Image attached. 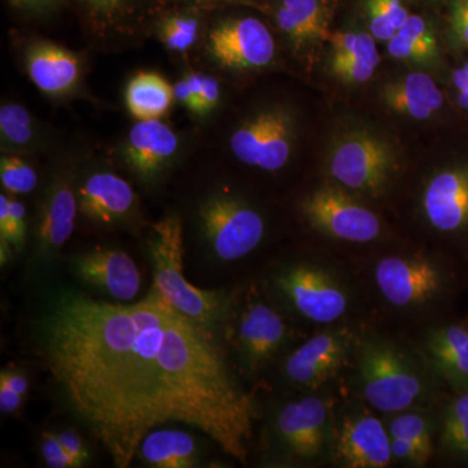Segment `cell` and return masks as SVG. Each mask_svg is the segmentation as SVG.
<instances>
[{"instance_id": "obj_37", "label": "cell", "mask_w": 468, "mask_h": 468, "mask_svg": "<svg viewBox=\"0 0 468 468\" xmlns=\"http://www.w3.org/2000/svg\"><path fill=\"white\" fill-rule=\"evenodd\" d=\"M378 66V63H372V61L353 60V58L332 60L331 58L332 75L345 84H365L374 77Z\"/></svg>"}, {"instance_id": "obj_1", "label": "cell", "mask_w": 468, "mask_h": 468, "mask_svg": "<svg viewBox=\"0 0 468 468\" xmlns=\"http://www.w3.org/2000/svg\"><path fill=\"white\" fill-rule=\"evenodd\" d=\"M46 367L119 468L156 427L183 423L245 462L255 409L214 332L153 291L135 303L58 292L38 325Z\"/></svg>"}, {"instance_id": "obj_22", "label": "cell", "mask_w": 468, "mask_h": 468, "mask_svg": "<svg viewBox=\"0 0 468 468\" xmlns=\"http://www.w3.org/2000/svg\"><path fill=\"white\" fill-rule=\"evenodd\" d=\"M284 320L266 303H255L243 313L239 328L243 358L257 368L272 358L285 341Z\"/></svg>"}, {"instance_id": "obj_4", "label": "cell", "mask_w": 468, "mask_h": 468, "mask_svg": "<svg viewBox=\"0 0 468 468\" xmlns=\"http://www.w3.org/2000/svg\"><path fill=\"white\" fill-rule=\"evenodd\" d=\"M356 369L363 397L378 411L399 414L423 396V378L392 344L369 341L363 345Z\"/></svg>"}, {"instance_id": "obj_36", "label": "cell", "mask_w": 468, "mask_h": 468, "mask_svg": "<svg viewBox=\"0 0 468 468\" xmlns=\"http://www.w3.org/2000/svg\"><path fill=\"white\" fill-rule=\"evenodd\" d=\"M196 94L197 104H198V115H206L217 109L220 101V85L214 77L205 73H189L186 76Z\"/></svg>"}, {"instance_id": "obj_9", "label": "cell", "mask_w": 468, "mask_h": 468, "mask_svg": "<svg viewBox=\"0 0 468 468\" xmlns=\"http://www.w3.org/2000/svg\"><path fill=\"white\" fill-rule=\"evenodd\" d=\"M209 57L232 70L261 69L273 60L275 39L266 24L252 16H230L215 21L207 33Z\"/></svg>"}, {"instance_id": "obj_35", "label": "cell", "mask_w": 468, "mask_h": 468, "mask_svg": "<svg viewBox=\"0 0 468 468\" xmlns=\"http://www.w3.org/2000/svg\"><path fill=\"white\" fill-rule=\"evenodd\" d=\"M26 207L16 199L5 194L0 196V239L11 243L14 248H23L26 241Z\"/></svg>"}, {"instance_id": "obj_10", "label": "cell", "mask_w": 468, "mask_h": 468, "mask_svg": "<svg viewBox=\"0 0 468 468\" xmlns=\"http://www.w3.org/2000/svg\"><path fill=\"white\" fill-rule=\"evenodd\" d=\"M277 288L303 318L332 324L349 309V295L337 279L315 264H295L276 279Z\"/></svg>"}, {"instance_id": "obj_3", "label": "cell", "mask_w": 468, "mask_h": 468, "mask_svg": "<svg viewBox=\"0 0 468 468\" xmlns=\"http://www.w3.org/2000/svg\"><path fill=\"white\" fill-rule=\"evenodd\" d=\"M399 169L396 149L381 135L350 131L335 138L326 155V171L344 189L381 196Z\"/></svg>"}, {"instance_id": "obj_41", "label": "cell", "mask_w": 468, "mask_h": 468, "mask_svg": "<svg viewBox=\"0 0 468 468\" xmlns=\"http://www.w3.org/2000/svg\"><path fill=\"white\" fill-rule=\"evenodd\" d=\"M263 0H174L175 5H186L201 9L203 12L214 11V9L236 7V5H252L260 7Z\"/></svg>"}, {"instance_id": "obj_33", "label": "cell", "mask_w": 468, "mask_h": 468, "mask_svg": "<svg viewBox=\"0 0 468 468\" xmlns=\"http://www.w3.org/2000/svg\"><path fill=\"white\" fill-rule=\"evenodd\" d=\"M389 436L405 440L417 446L427 458L432 454V436L430 421L418 412H399L389 426Z\"/></svg>"}, {"instance_id": "obj_14", "label": "cell", "mask_w": 468, "mask_h": 468, "mask_svg": "<svg viewBox=\"0 0 468 468\" xmlns=\"http://www.w3.org/2000/svg\"><path fill=\"white\" fill-rule=\"evenodd\" d=\"M351 341L353 337L346 331L320 332L289 356L286 377L300 387H320L346 365Z\"/></svg>"}, {"instance_id": "obj_27", "label": "cell", "mask_w": 468, "mask_h": 468, "mask_svg": "<svg viewBox=\"0 0 468 468\" xmlns=\"http://www.w3.org/2000/svg\"><path fill=\"white\" fill-rule=\"evenodd\" d=\"M388 54L409 63L432 64L440 57L439 41L426 18L411 15L399 33L387 42Z\"/></svg>"}, {"instance_id": "obj_43", "label": "cell", "mask_w": 468, "mask_h": 468, "mask_svg": "<svg viewBox=\"0 0 468 468\" xmlns=\"http://www.w3.org/2000/svg\"><path fill=\"white\" fill-rule=\"evenodd\" d=\"M174 91L176 100L181 101L190 112L198 115V104H197L196 94H194L192 85H190L186 76L181 79L180 81L176 82Z\"/></svg>"}, {"instance_id": "obj_31", "label": "cell", "mask_w": 468, "mask_h": 468, "mask_svg": "<svg viewBox=\"0 0 468 468\" xmlns=\"http://www.w3.org/2000/svg\"><path fill=\"white\" fill-rule=\"evenodd\" d=\"M445 451L468 457V392L452 399L445 412L441 431Z\"/></svg>"}, {"instance_id": "obj_2", "label": "cell", "mask_w": 468, "mask_h": 468, "mask_svg": "<svg viewBox=\"0 0 468 468\" xmlns=\"http://www.w3.org/2000/svg\"><path fill=\"white\" fill-rule=\"evenodd\" d=\"M149 250L153 261V292L186 318L214 331L226 315V298L217 291H205L193 285L185 277L180 218H165L154 226Z\"/></svg>"}, {"instance_id": "obj_39", "label": "cell", "mask_w": 468, "mask_h": 468, "mask_svg": "<svg viewBox=\"0 0 468 468\" xmlns=\"http://www.w3.org/2000/svg\"><path fill=\"white\" fill-rule=\"evenodd\" d=\"M449 29L458 48H468V0H452Z\"/></svg>"}, {"instance_id": "obj_20", "label": "cell", "mask_w": 468, "mask_h": 468, "mask_svg": "<svg viewBox=\"0 0 468 468\" xmlns=\"http://www.w3.org/2000/svg\"><path fill=\"white\" fill-rule=\"evenodd\" d=\"M79 209L89 220L110 224L133 211L135 194L124 178L111 172H95L85 178L80 189Z\"/></svg>"}, {"instance_id": "obj_46", "label": "cell", "mask_w": 468, "mask_h": 468, "mask_svg": "<svg viewBox=\"0 0 468 468\" xmlns=\"http://www.w3.org/2000/svg\"><path fill=\"white\" fill-rule=\"evenodd\" d=\"M0 383L7 384L8 387L16 390L21 396H26L27 388H29L27 378L14 371H2V374H0Z\"/></svg>"}, {"instance_id": "obj_25", "label": "cell", "mask_w": 468, "mask_h": 468, "mask_svg": "<svg viewBox=\"0 0 468 468\" xmlns=\"http://www.w3.org/2000/svg\"><path fill=\"white\" fill-rule=\"evenodd\" d=\"M138 455L149 466L156 468H192L199 463L196 440L178 430L150 432L141 443Z\"/></svg>"}, {"instance_id": "obj_15", "label": "cell", "mask_w": 468, "mask_h": 468, "mask_svg": "<svg viewBox=\"0 0 468 468\" xmlns=\"http://www.w3.org/2000/svg\"><path fill=\"white\" fill-rule=\"evenodd\" d=\"M77 211L75 176L66 169L54 176L42 199L36 229L39 254L48 257L63 248L75 229Z\"/></svg>"}, {"instance_id": "obj_45", "label": "cell", "mask_w": 468, "mask_h": 468, "mask_svg": "<svg viewBox=\"0 0 468 468\" xmlns=\"http://www.w3.org/2000/svg\"><path fill=\"white\" fill-rule=\"evenodd\" d=\"M452 85H454L455 90H457L458 104L463 110H468V79L462 72L460 68L452 72Z\"/></svg>"}, {"instance_id": "obj_24", "label": "cell", "mask_w": 468, "mask_h": 468, "mask_svg": "<svg viewBox=\"0 0 468 468\" xmlns=\"http://www.w3.org/2000/svg\"><path fill=\"white\" fill-rule=\"evenodd\" d=\"M427 351L443 378L468 390V331L461 325L440 326L427 338Z\"/></svg>"}, {"instance_id": "obj_40", "label": "cell", "mask_w": 468, "mask_h": 468, "mask_svg": "<svg viewBox=\"0 0 468 468\" xmlns=\"http://www.w3.org/2000/svg\"><path fill=\"white\" fill-rule=\"evenodd\" d=\"M8 5L16 11L43 16L57 12L61 5H67L68 0H7Z\"/></svg>"}, {"instance_id": "obj_16", "label": "cell", "mask_w": 468, "mask_h": 468, "mask_svg": "<svg viewBox=\"0 0 468 468\" xmlns=\"http://www.w3.org/2000/svg\"><path fill=\"white\" fill-rule=\"evenodd\" d=\"M421 207L428 223L440 232L467 229L468 165H454L432 176L424 189Z\"/></svg>"}, {"instance_id": "obj_47", "label": "cell", "mask_w": 468, "mask_h": 468, "mask_svg": "<svg viewBox=\"0 0 468 468\" xmlns=\"http://www.w3.org/2000/svg\"><path fill=\"white\" fill-rule=\"evenodd\" d=\"M0 258H2V264L7 263L9 258H11V243L5 241V239H0Z\"/></svg>"}, {"instance_id": "obj_7", "label": "cell", "mask_w": 468, "mask_h": 468, "mask_svg": "<svg viewBox=\"0 0 468 468\" xmlns=\"http://www.w3.org/2000/svg\"><path fill=\"white\" fill-rule=\"evenodd\" d=\"M294 117L291 111L273 107L246 120L230 137V150L239 162L276 172L284 168L294 143Z\"/></svg>"}, {"instance_id": "obj_18", "label": "cell", "mask_w": 468, "mask_h": 468, "mask_svg": "<svg viewBox=\"0 0 468 468\" xmlns=\"http://www.w3.org/2000/svg\"><path fill=\"white\" fill-rule=\"evenodd\" d=\"M178 150L177 134L158 120H140L131 129L124 144V159L144 180L162 174Z\"/></svg>"}, {"instance_id": "obj_12", "label": "cell", "mask_w": 468, "mask_h": 468, "mask_svg": "<svg viewBox=\"0 0 468 468\" xmlns=\"http://www.w3.org/2000/svg\"><path fill=\"white\" fill-rule=\"evenodd\" d=\"M375 282L385 300L393 306L414 307L427 303L439 294L442 275L432 261L388 257L378 261Z\"/></svg>"}, {"instance_id": "obj_11", "label": "cell", "mask_w": 468, "mask_h": 468, "mask_svg": "<svg viewBox=\"0 0 468 468\" xmlns=\"http://www.w3.org/2000/svg\"><path fill=\"white\" fill-rule=\"evenodd\" d=\"M276 432L292 457L306 461L322 457L335 435L328 403L320 397L288 403L277 417Z\"/></svg>"}, {"instance_id": "obj_32", "label": "cell", "mask_w": 468, "mask_h": 468, "mask_svg": "<svg viewBox=\"0 0 468 468\" xmlns=\"http://www.w3.org/2000/svg\"><path fill=\"white\" fill-rule=\"evenodd\" d=\"M328 41L332 46V60L353 58V60L380 63L377 39L371 36V33L362 32V30L335 32L329 36Z\"/></svg>"}, {"instance_id": "obj_23", "label": "cell", "mask_w": 468, "mask_h": 468, "mask_svg": "<svg viewBox=\"0 0 468 468\" xmlns=\"http://www.w3.org/2000/svg\"><path fill=\"white\" fill-rule=\"evenodd\" d=\"M385 106L399 115L427 120L442 109L443 94L427 73L414 72L384 86L380 92Z\"/></svg>"}, {"instance_id": "obj_19", "label": "cell", "mask_w": 468, "mask_h": 468, "mask_svg": "<svg viewBox=\"0 0 468 468\" xmlns=\"http://www.w3.org/2000/svg\"><path fill=\"white\" fill-rule=\"evenodd\" d=\"M26 66L33 84L51 97L70 94L81 80V63L76 54L48 41L27 48Z\"/></svg>"}, {"instance_id": "obj_26", "label": "cell", "mask_w": 468, "mask_h": 468, "mask_svg": "<svg viewBox=\"0 0 468 468\" xmlns=\"http://www.w3.org/2000/svg\"><path fill=\"white\" fill-rule=\"evenodd\" d=\"M174 100V88L156 73H138L126 86V107L138 120L160 119L171 109Z\"/></svg>"}, {"instance_id": "obj_30", "label": "cell", "mask_w": 468, "mask_h": 468, "mask_svg": "<svg viewBox=\"0 0 468 468\" xmlns=\"http://www.w3.org/2000/svg\"><path fill=\"white\" fill-rule=\"evenodd\" d=\"M0 135L8 149H27L36 141L33 116L18 103H5L0 109Z\"/></svg>"}, {"instance_id": "obj_28", "label": "cell", "mask_w": 468, "mask_h": 468, "mask_svg": "<svg viewBox=\"0 0 468 468\" xmlns=\"http://www.w3.org/2000/svg\"><path fill=\"white\" fill-rule=\"evenodd\" d=\"M201 9L174 5L163 12L154 26L160 41L171 51L185 52L192 48L201 32Z\"/></svg>"}, {"instance_id": "obj_34", "label": "cell", "mask_w": 468, "mask_h": 468, "mask_svg": "<svg viewBox=\"0 0 468 468\" xmlns=\"http://www.w3.org/2000/svg\"><path fill=\"white\" fill-rule=\"evenodd\" d=\"M0 181L9 193L29 194L38 185V175L36 169L20 156L5 155L0 160Z\"/></svg>"}, {"instance_id": "obj_44", "label": "cell", "mask_w": 468, "mask_h": 468, "mask_svg": "<svg viewBox=\"0 0 468 468\" xmlns=\"http://www.w3.org/2000/svg\"><path fill=\"white\" fill-rule=\"evenodd\" d=\"M24 396L12 389L7 384L0 383V410L3 414H11L20 409Z\"/></svg>"}, {"instance_id": "obj_17", "label": "cell", "mask_w": 468, "mask_h": 468, "mask_svg": "<svg viewBox=\"0 0 468 468\" xmlns=\"http://www.w3.org/2000/svg\"><path fill=\"white\" fill-rule=\"evenodd\" d=\"M77 276L120 302H131L141 289V272L124 251L94 250L76 258Z\"/></svg>"}, {"instance_id": "obj_38", "label": "cell", "mask_w": 468, "mask_h": 468, "mask_svg": "<svg viewBox=\"0 0 468 468\" xmlns=\"http://www.w3.org/2000/svg\"><path fill=\"white\" fill-rule=\"evenodd\" d=\"M41 452L46 466L51 468H77L81 467L75 458L68 454L61 443L58 435L45 432L42 436Z\"/></svg>"}, {"instance_id": "obj_29", "label": "cell", "mask_w": 468, "mask_h": 468, "mask_svg": "<svg viewBox=\"0 0 468 468\" xmlns=\"http://www.w3.org/2000/svg\"><path fill=\"white\" fill-rule=\"evenodd\" d=\"M363 8L369 33L378 42H389L411 16L402 0H365Z\"/></svg>"}, {"instance_id": "obj_13", "label": "cell", "mask_w": 468, "mask_h": 468, "mask_svg": "<svg viewBox=\"0 0 468 468\" xmlns=\"http://www.w3.org/2000/svg\"><path fill=\"white\" fill-rule=\"evenodd\" d=\"M335 461L349 468H384L393 460L389 432L369 414L346 415L335 428Z\"/></svg>"}, {"instance_id": "obj_42", "label": "cell", "mask_w": 468, "mask_h": 468, "mask_svg": "<svg viewBox=\"0 0 468 468\" xmlns=\"http://www.w3.org/2000/svg\"><path fill=\"white\" fill-rule=\"evenodd\" d=\"M61 443H63L64 449H66L68 454L70 457L75 458L79 462L80 466L85 463V461L89 458L88 449L85 448L84 441L81 437L77 435L73 431H64L58 435Z\"/></svg>"}, {"instance_id": "obj_5", "label": "cell", "mask_w": 468, "mask_h": 468, "mask_svg": "<svg viewBox=\"0 0 468 468\" xmlns=\"http://www.w3.org/2000/svg\"><path fill=\"white\" fill-rule=\"evenodd\" d=\"M97 45L113 48L141 39L154 29L174 0H68Z\"/></svg>"}, {"instance_id": "obj_8", "label": "cell", "mask_w": 468, "mask_h": 468, "mask_svg": "<svg viewBox=\"0 0 468 468\" xmlns=\"http://www.w3.org/2000/svg\"><path fill=\"white\" fill-rule=\"evenodd\" d=\"M302 212L318 232L341 241L371 242L381 233L378 215L341 186L320 187L309 194Z\"/></svg>"}, {"instance_id": "obj_6", "label": "cell", "mask_w": 468, "mask_h": 468, "mask_svg": "<svg viewBox=\"0 0 468 468\" xmlns=\"http://www.w3.org/2000/svg\"><path fill=\"white\" fill-rule=\"evenodd\" d=\"M203 236L218 260L245 258L260 246L266 223L257 209L237 197L218 193L199 208Z\"/></svg>"}, {"instance_id": "obj_21", "label": "cell", "mask_w": 468, "mask_h": 468, "mask_svg": "<svg viewBox=\"0 0 468 468\" xmlns=\"http://www.w3.org/2000/svg\"><path fill=\"white\" fill-rule=\"evenodd\" d=\"M273 17L295 51L329 38L331 9L326 0H275Z\"/></svg>"}]
</instances>
